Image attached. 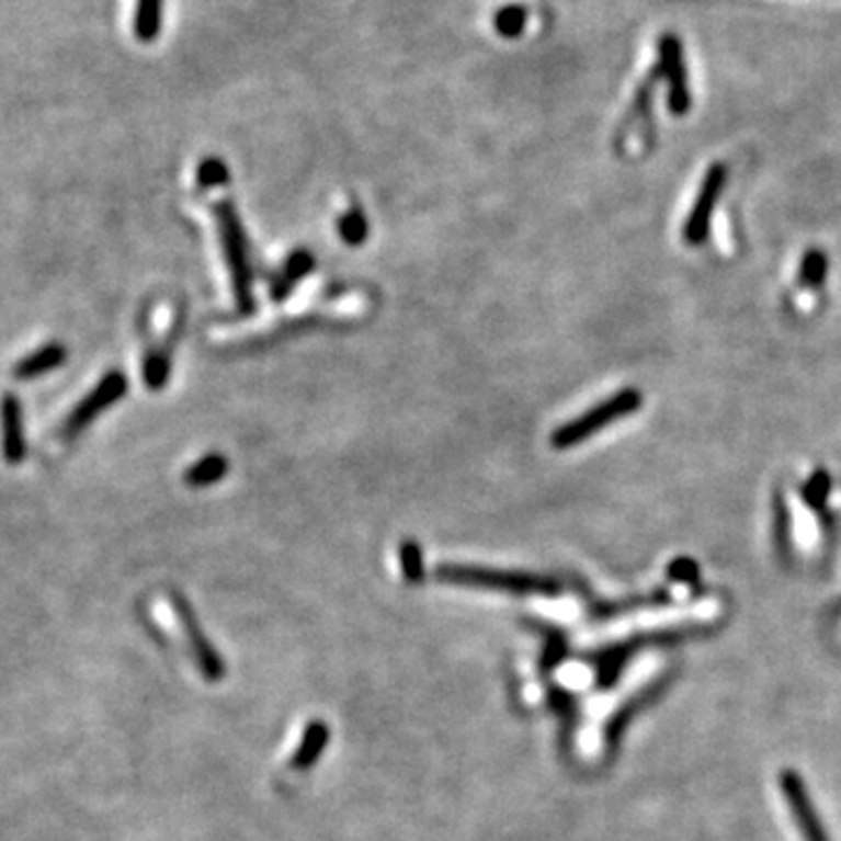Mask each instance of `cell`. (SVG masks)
<instances>
[{"instance_id":"cell-1","label":"cell","mask_w":841,"mask_h":841,"mask_svg":"<svg viewBox=\"0 0 841 841\" xmlns=\"http://www.w3.org/2000/svg\"><path fill=\"white\" fill-rule=\"evenodd\" d=\"M643 405V396L640 390L636 388H624L620 390L617 396L607 398L605 402L596 405L587 411V414L578 417L568 421L566 425L557 428V433L552 435V444L557 446V450H570L572 444H580L584 440H589L592 435H596L599 431H603L605 425H611L624 417L634 414V411H638V407Z\"/></svg>"},{"instance_id":"cell-2","label":"cell","mask_w":841,"mask_h":841,"mask_svg":"<svg viewBox=\"0 0 841 841\" xmlns=\"http://www.w3.org/2000/svg\"><path fill=\"white\" fill-rule=\"evenodd\" d=\"M218 213V223L223 231V246H225V255L231 270V279H235V293L241 311L253 309V299H250V272H248V260H246V241H243V229L239 225V218L235 213V206L231 202H223L216 208Z\"/></svg>"},{"instance_id":"cell-3","label":"cell","mask_w":841,"mask_h":841,"mask_svg":"<svg viewBox=\"0 0 841 841\" xmlns=\"http://www.w3.org/2000/svg\"><path fill=\"white\" fill-rule=\"evenodd\" d=\"M129 382L124 377V372L111 370L103 374V379L96 384V388L76 405V409L70 411L66 423H64V437H76L80 435L84 428L92 423L103 409H109L111 405L120 402L124 396H127Z\"/></svg>"},{"instance_id":"cell-4","label":"cell","mask_w":841,"mask_h":841,"mask_svg":"<svg viewBox=\"0 0 841 841\" xmlns=\"http://www.w3.org/2000/svg\"><path fill=\"white\" fill-rule=\"evenodd\" d=\"M659 76L667 80L669 87V111L675 117H683L690 113L692 94L687 84V70H685V55L683 45H680L678 35L664 33L659 41Z\"/></svg>"},{"instance_id":"cell-5","label":"cell","mask_w":841,"mask_h":841,"mask_svg":"<svg viewBox=\"0 0 841 841\" xmlns=\"http://www.w3.org/2000/svg\"><path fill=\"white\" fill-rule=\"evenodd\" d=\"M725 181H727L725 164H713L706 171L704 183L700 187V194H696L694 206L690 211V216L685 220V229H683V237L690 246H702L708 239L711 218L715 213V206H718Z\"/></svg>"},{"instance_id":"cell-6","label":"cell","mask_w":841,"mask_h":841,"mask_svg":"<svg viewBox=\"0 0 841 841\" xmlns=\"http://www.w3.org/2000/svg\"><path fill=\"white\" fill-rule=\"evenodd\" d=\"M781 791H783L787 804H791V811L795 816V822H797L804 841H830L826 830H822V826H820L818 816H816L814 804L807 795V787H804V783L799 781V776L795 772L781 774Z\"/></svg>"},{"instance_id":"cell-7","label":"cell","mask_w":841,"mask_h":841,"mask_svg":"<svg viewBox=\"0 0 841 841\" xmlns=\"http://www.w3.org/2000/svg\"><path fill=\"white\" fill-rule=\"evenodd\" d=\"M0 435H3V456L8 463H22L26 458V433L22 400L5 393L0 400Z\"/></svg>"},{"instance_id":"cell-8","label":"cell","mask_w":841,"mask_h":841,"mask_svg":"<svg viewBox=\"0 0 841 841\" xmlns=\"http://www.w3.org/2000/svg\"><path fill=\"white\" fill-rule=\"evenodd\" d=\"M66 357H68V351L64 344H59V342L47 344L38 351L29 353L24 361L16 363L12 374H14V379H20V382L38 379V377H45V374L52 370H59L66 363Z\"/></svg>"},{"instance_id":"cell-9","label":"cell","mask_w":841,"mask_h":841,"mask_svg":"<svg viewBox=\"0 0 841 841\" xmlns=\"http://www.w3.org/2000/svg\"><path fill=\"white\" fill-rule=\"evenodd\" d=\"M442 576L452 578L456 582H473V584H487V587H508V589H543V582H533L531 578L510 576V572H491V570H477V568H444Z\"/></svg>"},{"instance_id":"cell-10","label":"cell","mask_w":841,"mask_h":841,"mask_svg":"<svg viewBox=\"0 0 841 841\" xmlns=\"http://www.w3.org/2000/svg\"><path fill=\"white\" fill-rule=\"evenodd\" d=\"M164 0H136L134 33L140 43H155L162 31Z\"/></svg>"},{"instance_id":"cell-11","label":"cell","mask_w":841,"mask_h":841,"mask_svg":"<svg viewBox=\"0 0 841 841\" xmlns=\"http://www.w3.org/2000/svg\"><path fill=\"white\" fill-rule=\"evenodd\" d=\"M225 475H227V458H223L220 454H208L202 461H196L185 473V485L200 489L223 479Z\"/></svg>"},{"instance_id":"cell-12","label":"cell","mask_w":841,"mask_h":841,"mask_svg":"<svg viewBox=\"0 0 841 841\" xmlns=\"http://www.w3.org/2000/svg\"><path fill=\"white\" fill-rule=\"evenodd\" d=\"M526 24H529V10L524 5H519V3L503 5L493 16L496 31L503 35V38H508V41L519 38V35L526 31Z\"/></svg>"},{"instance_id":"cell-13","label":"cell","mask_w":841,"mask_h":841,"mask_svg":"<svg viewBox=\"0 0 841 841\" xmlns=\"http://www.w3.org/2000/svg\"><path fill=\"white\" fill-rule=\"evenodd\" d=\"M828 276V255L820 253V250H809L802 260V270H799V281L807 288H820L826 285Z\"/></svg>"},{"instance_id":"cell-14","label":"cell","mask_w":841,"mask_h":841,"mask_svg":"<svg viewBox=\"0 0 841 841\" xmlns=\"http://www.w3.org/2000/svg\"><path fill=\"white\" fill-rule=\"evenodd\" d=\"M171 372V357L167 351H150L143 363V379L150 388H162L169 382Z\"/></svg>"},{"instance_id":"cell-15","label":"cell","mask_w":841,"mask_h":841,"mask_svg":"<svg viewBox=\"0 0 841 841\" xmlns=\"http://www.w3.org/2000/svg\"><path fill=\"white\" fill-rule=\"evenodd\" d=\"M339 235H342L349 246L363 243V239L367 237V220L361 208H351L346 216H342V220H339Z\"/></svg>"},{"instance_id":"cell-16","label":"cell","mask_w":841,"mask_h":841,"mask_svg":"<svg viewBox=\"0 0 841 841\" xmlns=\"http://www.w3.org/2000/svg\"><path fill=\"white\" fill-rule=\"evenodd\" d=\"M828 491H830V477H828V473L818 470V473L807 481V487H804V498H807V503H809L816 512H826V498H828Z\"/></svg>"},{"instance_id":"cell-17","label":"cell","mask_w":841,"mask_h":841,"mask_svg":"<svg viewBox=\"0 0 841 841\" xmlns=\"http://www.w3.org/2000/svg\"><path fill=\"white\" fill-rule=\"evenodd\" d=\"M227 164L220 162L218 157H208L204 159V162L200 164V171H196V181H200V185L204 187H213V185H220V183H227Z\"/></svg>"}]
</instances>
